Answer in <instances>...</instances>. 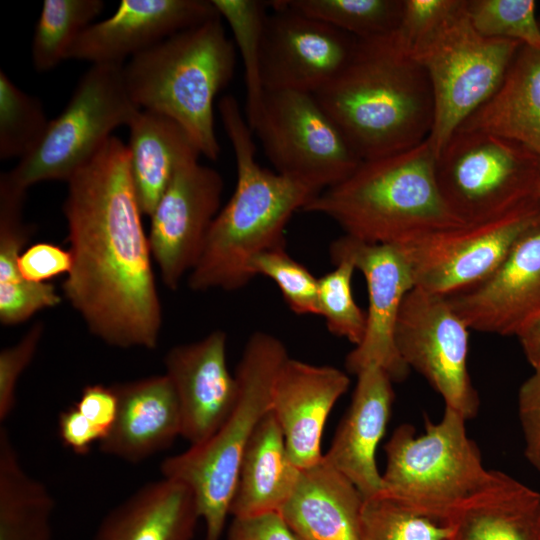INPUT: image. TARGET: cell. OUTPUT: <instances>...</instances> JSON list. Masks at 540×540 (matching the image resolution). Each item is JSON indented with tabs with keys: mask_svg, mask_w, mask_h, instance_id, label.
I'll return each instance as SVG.
<instances>
[{
	"mask_svg": "<svg viewBox=\"0 0 540 540\" xmlns=\"http://www.w3.org/2000/svg\"><path fill=\"white\" fill-rule=\"evenodd\" d=\"M128 146L111 136L67 181L72 267L67 301L92 335L118 348H157L162 309Z\"/></svg>",
	"mask_w": 540,
	"mask_h": 540,
	"instance_id": "obj_1",
	"label": "cell"
},
{
	"mask_svg": "<svg viewBox=\"0 0 540 540\" xmlns=\"http://www.w3.org/2000/svg\"><path fill=\"white\" fill-rule=\"evenodd\" d=\"M313 95L362 161L412 149L432 130L429 78L393 32L357 38L342 70Z\"/></svg>",
	"mask_w": 540,
	"mask_h": 540,
	"instance_id": "obj_2",
	"label": "cell"
},
{
	"mask_svg": "<svg viewBox=\"0 0 540 540\" xmlns=\"http://www.w3.org/2000/svg\"><path fill=\"white\" fill-rule=\"evenodd\" d=\"M218 110L234 151L236 185L213 220L201 255L188 274V286L194 291L245 287L254 278L252 260L286 247L290 218L319 194L257 162L253 132L233 96L222 97Z\"/></svg>",
	"mask_w": 540,
	"mask_h": 540,
	"instance_id": "obj_3",
	"label": "cell"
},
{
	"mask_svg": "<svg viewBox=\"0 0 540 540\" xmlns=\"http://www.w3.org/2000/svg\"><path fill=\"white\" fill-rule=\"evenodd\" d=\"M302 211L325 215L345 235L371 244L404 245L465 223L439 189L436 155L428 140L362 161L348 178L320 192Z\"/></svg>",
	"mask_w": 540,
	"mask_h": 540,
	"instance_id": "obj_4",
	"label": "cell"
},
{
	"mask_svg": "<svg viewBox=\"0 0 540 540\" xmlns=\"http://www.w3.org/2000/svg\"><path fill=\"white\" fill-rule=\"evenodd\" d=\"M234 42L220 16L178 32L123 65L133 102L143 110L174 120L202 155L216 160L214 100L231 80Z\"/></svg>",
	"mask_w": 540,
	"mask_h": 540,
	"instance_id": "obj_5",
	"label": "cell"
},
{
	"mask_svg": "<svg viewBox=\"0 0 540 540\" xmlns=\"http://www.w3.org/2000/svg\"><path fill=\"white\" fill-rule=\"evenodd\" d=\"M288 357L276 336L252 333L235 371L238 397L226 421L203 443L161 463L163 477L192 490L205 522L206 540H219L222 535L243 454L258 423L271 410L274 380Z\"/></svg>",
	"mask_w": 540,
	"mask_h": 540,
	"instance_id": "obj_6",
	"label": "cell"
},
{
	"mask_svg": "<svg viewBox=\"0 0 540 540\" xmlns=\"http://www.w3.org/2000/svg\"><path fill=\"white\" fill-rule=\"evenodd\" d=\"M466 419L445 407L439 422L425 421V432L402 424L386 442L382 492L412 512L445 524L452 511L489 478Z\"/></svg>",
	"mask_w": 540,
	"mask_h": 540,
	"instance_id": "obj_7",
	"label": "cell"
},
{
	"mask_svg": "<svg viewBox=\"0 0 540 540\" xmlns=\"http://www.w3.org/2000/svg\"><path fill=\"white\" fill-rule=\"evenodd\" d=\"M465 4L463 0L411 52L432 89L434 121L427 140L436 157L462 123L498 90L522 46L478 33Z\"/></svg>",
	"mask_w": 540,
	"mask_h": 540,
	"instance_id": "obj_8",
	"label": "cell"
},
{
	"mask_svg": "<svg viewBox=\"0 0 540 540\" xmlns=\"http://www.w3.org/2000/svg\"><path fill=\"white\" fill-rule=\"evenodd\" d=\"M141 109L125 85L123 65L94 64L80 78L68 104L50 120L35 148L10 170L18 185L68 181L120 126H129Z\"/></svg>",
	"mask_w": 540,
	"mask_h": 540,
	"instance_id": "obj_9",
	"label": "cell"
},
{
	"mask_svg": "<svg viewBox=\"0 0 540 540\" xmlns=\"http://www.w3.org/2000/svg\"><path fill=\"white\" fill-rule=\"evenodd\" d=\"M436 177L450 209L470 222L539 199L540 157L506 138L458 128L436 157Z\"/></svg>",
	"mask_w": 540,
	"mask_h": 540,
	"instance_id": "obj_10",
	"label": "cell"
},
{
	"mask_svg": "<svg viewBox=\"0 0 540 540\" xmlns=\"http://www.w3.org/2000/svg\"><path fill=\"white\" fill-rule=\"evenodd\" d=\"M252 132L277 173L318 193L344 181L362 162L310 93L266 91Z\"/></svg>",
	"mask_w": 540,
	"mask_h": 540,
	"instance_id": "obj_11",
	"label": "cell"
},
{
	"mask_svg": "<svg viewBox=\"0 0 540 540\" xmlns=\"http://www.w3.org/2000/svg\"><path fill=\"white\" fill-rule=\"evenodd\" d=\"M539 219L540 199H535L401 245L414 287L450 296L482 282L501 265L520 235Z\"/></svg>",
	"mask_w": 540,
	"mask_h": 540,
	"instance_id": "obj_12",
	"label": "cell"
},
{
	"mask_svg": "<svg viewBox=\"0 0 540 540\" xmlns=\"http://www.w3.org/2000/svg\"><path fill=\"white\" fill-rule=\"evenodd\" d=\"M469 331L447 296L417 287L405 296L395 330L403 362L427 380L445 407L466 420L475 417L480 406L467 368Z\"/></svg>",
	"mask_w": 540,
	"mask_h": 540,
	"instance_id": "obj_13",
	"label": "cell"
},
{
	"mask_svg": "<svg viewBox=\"0 0 540 540\" xmlns=\"http://www.w3.org/2000/svg\"><path fill=\"white\" fill-rule=\"evenodd\" d=\"M332 262L348 259L366 281L368 310L362 341L347 355L346 369L357 375L370 365L382 368L393 382H401L409 367L395 344L399 312L414 287L409 261L401 245L371 244L348 235L330 246Z\"/></svg>",
	"mask_w": 540,
	"mask_h": 540,
	"instance_id": "obj_14",
	"label": "cell"
},
{
	"mask_svg": "<svg viewBox=\"0 0 540 540\" xmlns=\"http://www.w3.org/2000/svg\"><path fill=\"white\" fill-rule=\"evenodd\" d=\"M269 4L261 55L265 92L315 94L345 66L357 38L290 9L283 0Z\"/></svg>",
	"mask_w": 540,
	"mask_h": 540,
	"instance_id": "obj_15",
	"label": "cell"
},
{
	"mask_svg": "<svg viewBox=\"0 0 540 540\" xmlns=\"http://www.w3.org/2000/svg\"><path fill=\"white\" fill-rule=\"evenodd\" d=\"M191 159L175 172L150 215L148 240L163 283L176 290L197 263L220 211L224 189L215 169Z\"/></svg>",
	"mask_w": 540,
	"mask_h": 540,
	"instance_id": "obj_16",
	"label": "cell"
},
{
	"mask_svg": "<svg viewBox=\"0 0 540 540\" xmlns=\"http://www.w3.org/2000/svg\"><path fill=\"white\" fill-rule=\"evenodd\" d=\"M447 298L474 331L518 337L540 319V219L490 276Z\"/></svg>",
	"mask_w": 540,
	"mask_h": 540,
	"instance_id": "obj_17",
	"label": "cell"
},
{
	"mask_svg": "<svg viewBox=\"0 0 540 540\" xmlns=\"http://www.w3.org/2000/svg\"><path fill=\"white\" fill-rule=\"evenodd\" d=\"M218 16L211 0H122L110 17L76 38L66 59L124 65L125 59Z\"/></svg>",
	"mask_w": 540,
	"mask_h": 540,
	"instance_id": "obj_18",
	"label": "cell"
},
{
	"mask_svg": "<svg viewBox=\"0 0 540 540\" xmlns=\"http://www.w3.org/2000/svg\"><path fill=\"white\" fill-rule=\"evenodd\" d=\"M226 333L171 348L164 357L180 408L181 437L191 446L210 438L226 421L238 397V382L226 362Z\"/></svg>",
	"mask_w": 540,
	"mask_h": 540,
	"instance_id": "obj_19",
	"label": "cell"
},
{
	"mask_svg": "<svg viewBox=\"0 0 540 540\" xmlns=\"http://www.w3.org/2000/svg\"><path fill=\"white\" fill-rule=\"evenodd\" d=\"M350 385L348 375L329 365L288 357L274 380L271 412L299 469L322 460L321 440L331 410Z\"/></svg>",
	"mask_w": 540,
	"mask_h": 540,
	"instance_id": "obj_20",
	"label": "cell"
},
{
	"mask_svg": "<svg viewBox=\"0 0 540 540\" xmlns=\"http://www.w3.org/2000/svg\"><path fill=\"white\" fill-rule=\"evenodd\" d=\"M356 376L350 406L324 459L366 499L382 492L376 450L391 415L394 391L389 375L376 365L367 366Z\"/></svg>",
	"mask_w": 540,
	"mask_h": 540,
	"instance_id": "obj_21",
	"label": "cell"
},
{
	"mask_svg": "<svg viewBox=\"0 0 540 540\" xmlns=\"http://www.w3.org/2000/svg\"><path fill=\"white\" fill-rule=\"evenodd\" d=\"M118 412L100 450L139 463L169 448L181 436L182 422L174 387L166 374L113 385Z\"/></svg>",
	"mask_w": 540,
	"mask_h": 540,
	"instance_id": "obj_22",
	"label": "cell"
},
{
	"mask_svg": "<svg viewBox=\"0 0 540 540\" xmlns=\"http://www.w3.org/2000/svg\"><path fill=\"white\" fill-rule=\"evenodd\" d=\"M364 499L323 456L301 470L279 513L299 540H362Z\"/></svg>",
	"mask_w": 540,
	"mask_h": 540,
	"instance_id": "obj_23",
	"label": "cell"
},
{
	"mask_svg": "<svg viewBox=\"0 0 540 540\" xmlns=\"http://www.w3.org/2000/svg\"><path fill=\"white\" fill-rule=\"evenodd\" d=\"M445 524L450 529L447 540H540V492L490 470L487 481Z\"/></svg>",
	"mask_w": 540,
	"mask_h": 540,
	"instance_id": "obj_24",
	"label": "cell"
},
{
	"mask_svg": "<svg viewBox=\"0 0 540 540\" xmlns=\"http://www.w3.org/2000/svg\"><path fill=\"white\" fill-rule=\"evenodd\" d=\"M199 519L192 490L163 477L108 512L93 540H192Z\"/></svg>",
	"mask_w": 540,
	"mask_h": 540,
	"instance_id": "obj_25",
	"label": "cell"
},
{
	"mask_svg": "<svg viewBox=\"0 0 540 540\" xmlns=\"http://www.w3.org/2000/svg\"><path fill=\"white\" fill-rule=\"evenodd\" d=\"M300 472L290 458L280 425L269 411L243 454L229 514L239 518L279 512Z\"/></svg>",
	"mask_w": 540,
	"mask_h": 540,
	"instance_id": "obj_26",
	"label": "cell"
},
{
	"mask_svg": "<svg viewBox=\"0 0 540 540\" xmlns=\"http://www.w3.org/2000/svg\"><path fill=\"white\" fill-rule=\"evenodd\" d=\"M459 128L506 138L540 157V49L522 45L498 90Z\"/></svg>",
	"mask_w": 540,
	"mask_h": 540,
	"instance_id": "obj_27",
	"label": "cell"
},
{
	"mask_svg": "<svg viewBox=\"0 0 540 540\" xmlns=\"http://www.w3.org/2000/svg\"><path fill=\"white\" fill-rule=\"evenodd\" d=\"M128 127L130 175L141 211L150 216L176 170L201 153L179 124L160 113L141 109Z\"/></svg>",
	"mask_w": 540,
	"mask_h": 540,
	"instance_id": "obj_28",
	"label": "cell"
},
{
	"mask_svg": "<svg viewBox=\"0 0 540 540\" xmlns=\"http://www.w3.org/2000/svg\"><path fill=\"white\" fill-rule=\"evenodd\" d=\"M26 190L7 172L0 174V322L4 326L25 322L61 302L53 285L27 281L18 269L33 230L23 218Z\"/></svg>",
	"mask_w": 540,
	"mask_h": 540,
	"instance_id": "obj_29",
	"label": "cell"
},
{
	"mask_svg": "<svg viewBox=\"0 0 540 540\" xmlns=\"http://www.w3.org/2000/svg\"><path fill=\"white\" fill-rule=\"evenodd\" d=\"M55 501L23 468L5 428L0 429V540H52Z\"/></svg>",
	"mask_w": 540,
	"mask_h": 540,
	"instance_id": "obj_30",
	"label": "cell"
},
{
	"mask_svg": "<svg viewBox=\"0 0 540 540\" xmlns=\"http://www.w3.org/2000/svg\"><path fill=\"white\" fill-rule=\"evenodd\" d=\"M221 19L226 20L244 67L246 120L252 131L263 105L265 89L261 79V55L269 2L259 0H211Z\"/></svg>",
	"mask_w": 540,
	"mask_h": 540,
	"instance_id": "obj_31",
	"label": "cell"
},
{
	"mask_svg": "<svg viewBox=\"0 0 540 540\" xmlns=\"http://www.w3.org/2000/svg\"><path fill=\"white\" fill-rule=\"evenodd\" d=\"M103 8L101 0H45L32 41L34 68L45 72L66 60L73 42Z\"/></svg>",
	"mask_w": 540,
	"mask_h": 540,
	"instance_id": "obj_32",
	"label": "cell"
},
{
	"mask_svg": "<svg viewBox=\"0 0 540 540\" xmlns=\"http://www.w3.org/2000/svg\"><path fill=\"white\" fill-rule=\"evenodd\" d=\"M283 3L358 39L394 32L403 7V0H283Z\"/></svg>",
	"mask_w": 540,
	"mask_h": 540,
	"instance_id": "obj_33",
	"label": "cell"
},
{
	"mask_svg": "<svg viewBox=\"0 0 540 540\" xmlns=\"http://www.w3.org/2000/svg\"><path fill=\"white\" fill-rule=\"evenodd\" d=\"M50 120L36 97L0 70V159H22L41 140Z\"/></svg>",
	"mask_w": 540,
	"mask_h": 540,
	"instance_id": "obj_34",
	"label": "cell"
},
{
	"mask_svg": "<svg viewBox=\"0 0 540 540\" xmlns=\"http://www.w3.org/2000/svg\"><path fill=\"white\" fill-rule=\"evenodd\" d=\"M335 268L318 278L319 316L335 336L357 346L366 329V313L356 303L352 292L355 265L348 259L333 262Z\"/></svg>",
	"mask_w": 540,
	"mask_h": 540,
	"instance_id": "obj_35",
	"label": "cell"
},
{
	"mask_svg": "<svg viewBox=\"0 0 540 540\" xmlns=\"http://www.w3.org/2000/svg\"><path fill=\"white\" fill-rule=\"evenodd\" d=\"M465 7L471 24L481 35L540 49L535 1L466 0Z\"/></svg>",
	"mask_w": 540,
	"mask_h": 540,
	"instance_id": "obj_36",
	"label": "cell"
},
{
	"mask_svg": "<svg viewBox=\"0 0 540 540\" xmlns=\"http://www.w3.org/2000/svg\"><path fill=\"white\" fill-rule=\"evenodd\" d=\"M362 540H447L446 524L418 515L378 494L364 499Z\"/></svg>",
	"mask_w": 540,
	"mask_h": 540,
	"instance_id": "obj_37",
	"label": "cell"
},
{
	"mask_svg": "<svg viewBox=\"0 0 540 540\" xmlns=\"http://www.w3.org/2000/svg\"><path fill=\"white\" fill-rule=\"evenodd\" d=\"M250 271L254 278L265 276L278 286L284 301L297 315H319L318 278L293 259L284 248L256 256Z\"/></svg>",
	"mask_w": 540,
	"mask_h": 540,
	"instance_id": "obj_38",
	"label": "cell"
},
{
	"mask_svg": "<svg viewBox=\"0 0 540 540\" xmlns=\"http://www.w3.org/2000/svg\"><path fill=\"white\" fill-rule=\"evenodd\" d=\"M463 0H403L399 24L393 35L411 55L414 48L436 30Z\"/></svg>",
	"mask_w": 540,
	"mask_h": 540,
	"instance_id": "obj_39",
	"label": "cell"
},
{
	"mask_svg": "<svg viewBox=\"0 0 540 540\" xmlns=\"http://www.w3.org/2000/svg\"><path fill=\"white\" fill-rule=\"evenodd\" d=\"M44 325L35 323L14 345L0 352V420L5 421L15 407L16 385L37 351Z\"/></svg>",
	"mask_w": 540,
	"mask_h": 540,
	"instance_id": "obj_40",
	"label": "cell"
},
{
	"mask_svg": "<svg viewBox=\"0 0 540 540\" xmlns=\"http://www.w3.org/2000/svg\"><path fill=\"white\" fill-rule=\"evenodd\" d=\"M517 408L524 438V456L540 472V369L520 386Z\"/></svg>",
	"mask_w": 540,
	"mask_h": 540,
	"instance_id": "obj_41",
	"label": "cell"
},
{
	"mask_svg": "<svg viewBox=\"0 0 540 540\" xmlns=\"http://www.w3.org/2000/svg\"><path fill=\"white\" fill-rule=\"evenodd\" d=\"M72 267V256L69 250L40 242L24 250L18 259L21 276L30 282L46 283L47 280L68 274Z\"/></svg>",
	"mask_w": 540,
	"mask_h": 540,
	"instance_id": "obj_42",
	"label": "cell"
},
{
	"mask_svg": "<svg viewBox=\"0 0 540 540\" xmlns=\"http://www.w3.org/2000/svg\"><path fill=\"white\" fill-rule=\"evenodd\" d=\"M74 405L103 434L104 438L108 435L115 423L119 405L114 386L87 385Z\"/></svg>",
	"mask_w": 540,
	"mask_h": 540,
	"instance_id": "obj_43",
	"label": "cell"
},
{
	"mask_svg": "<svg viewBox=\"0 0 540 540\" xmlns=\"http://www.w3.org/2000/svg\"><path fill=\"white\" fill-rule=\"evenodd\" d=\"M227 540H299L279 512L233 517Z\"/></svg>",
	"mask_w": 540,
	"mask_h": 540,
	"instance_id": "obj_44",
	"label": "cell"
},
{
	"mask_svg": "<svg viewBox=\"0 0 540 540\" xmlns=\"http://www.w3.org/2000/svg\"><path fill=\"white\" fill-rule=\"evenodd\" d=\"M58 433L63 445L78 455L88 454L92 445L104 438L75 405L59 414Z\"/></svg>",
	"mask_w": 540,
	"mask_h": 540,
	"instance_id": "obj_45",
	"label": "cell"
},
{
	"mask_svg": "<svg viewBox=\"0 0 540 540\" xmlns=\"http://www.w3.org/2000/svg\"><path fill=\"white\" fill-rule=\"evenodd\" d=\"M517 338L529 364L534 370L540 369V319Z\"/></svg>",
	"mask_w": 540,
	"mask_h": 540,
	"instance_id": "obj_46",
	"label": "cell"
},
{
	"mask_svg": "<svg viewBox=\"0 0 540 540\" xmlns=\"http://www.w3.org/2000/svg\"><path fill=\"white\" fill-rule=\"evenodd\" d=\"M538 198L540 199V183H539V187H538Z\"/></svg>",
	"mask_w": 540,
	"mask_h": 540,
	"instance_id": "obj_47",
	"label": "cell"
},
{
	"mask_svg": "<svg viewBox=\"0 0 540 540\" xmlns=\"http://www.w3.org/2000/svg\"><path fill=\"white\" fill-rule=\"evenodd\" d=\"M538 23H539V28H540V19L538 20Z\"/></svg>",
	"mask_w": 540,
	"mask_h": 540,
	"instance_id": "obj_48",
	"label": "cell"
}]
</instances>
